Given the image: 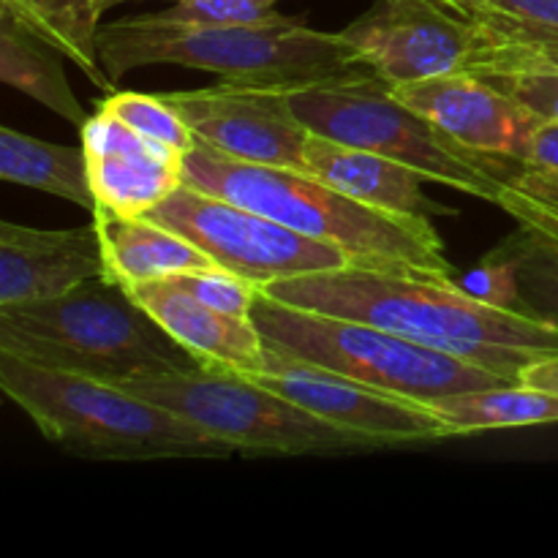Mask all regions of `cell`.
<instances>
[{
  "mask_svg": "<svg viewBox=\"0 0 558 558\" xmlns=\"http://www.w3.org/2000/svg\"><path fill=\"white\" fill-rule=\"evenodd\" d=\"M96 210L120 216H150L183 185L180 153L147 140L104 107L80 129Z\"/></svg>",
  "mask_w": 558,
  "mask_h": 558,
  "instance_id": "5bb4252c",
  "label": "cell"
},
{
  "mask_svg": "<svg viewBox=\"0 0 558 558\" xmlns=\"http://www.w3.org/2000/svg\"><path fill=\"white\" fill-rule=\"evenodd\" d=\"M505 185L526 199L539 202L545 207L558 210V174L543 172V169H529L515 163V169H505Z\"/></svg>",
  "mask_w": 558,
  "mask_h": 558,
  "instance_id": "4dcf8cb0",
  "label": "cell"
},
{
  "mask_svg": "<svg viewBox=\"0 0 558 558\" xmlns=\"http://www.w3.org/2000/svg\"><path fill=\"white\" fill-rule=\"evenodd\" d=\"M283 93L311 134L379 153L417 169L434 183L499 205L505 158L463 147L365 65Z\"/></svg>",
  "mask_w": 558,
  "mask_h": 558,
  "instance_id": "8992f818",
  "label": "cell"
},
{
  "mask_svg": "<svg viewBox=\"0 0 558 558\" xmlns=\"http://www.w3.org/2000/svg\"><path fill=\"white\" fill-rule=\"evenodd\" d=\"M93 223L101 238L107 278L123 289L218 267L199 245L147 216H120L98 207Z\"/></svg>",
  "mask_w": 558,
  "mask_h": 558,
  "instance_id": "ac0fdd59",
  "label": "cell"
},
{
  "mask_svg": "<svg viewBox=\"0 0 558 558\" xmlns=\"http://www.w3.org/2000/svg\"><path fill=\"white\" fill-rule=\"evenodd\" d=\"M161 96L202 145L240 161L303 169L311 131L294 114L281 87L221 82Z\"/></svg>",
  "mask_w": 558,
  "mask_h": 558,
  "instance_id": "7c38bea8",
  "label": "cell"
},
{
  "mask_svg": "<svg viewBox=\"0 0 558 558\" xmlns=\"http://www.w3.org/2000/svg\"><path fill=\"white\" fill-rule=\"evenodd\" d=\"M441 0H376L341 33L360 65L390 85L461 74L480 63L488 33Z\"/></svg>",
  "mask_w": 558,
  "mask_h": 558,
  "instance_id": "30bf717a",
  "label": "cell"
},
{
  "mask_svg": "<svg viewBox=\"0 0 558 558\" xmlns=\"http://www.w3.org/2000/svg\"><path fill=\"white\" fill-rule=\"evenodd\" d=\"M441 3L474 22H483L490 14V0H441Z\"/></svg>",
  "mask_w": 558,
  "mask_h": 558,
  "instance_id": "e575fe53",
  "label": "cell"
},
{
  "mask_svg": "<svg viewBox=\"0 0 558 558\" xmlns=\"http://www.w3.org/2000/svg\"><path fill=\"white\" fill-rule=\"evenodd\" d=\"M398 98L474 153L523 161L539 118L474 71L403 82Z\"/></svg>",
  "mask_w": 558,
  "mask_h": 558,
  "instance_id": "4fadbf2b",
  "label": "cell"
},
{
  "mask_svg": "<svg viewBox=\"0 0 558 558\" xmlns=\"http://www.w3.org/2000/svg\"><path fill=\"white\" fill-rule=\"evenodd\" d=\"M174 283H180L183 289H189L194 298H199L202 303L213 305V308L223 311V314L243 316L251 319L254 314V305L259 300L262 287L251 278L238 276V272L227 270V267H207V270L185 272V276L172 278Z\"/></svg>",
  "mask_w": 558,
  "mask_h": 558,
  "instance_id": "4316f807",
  "label": "cell"
},
{
  "mask_svg": "<svg viewBox=\"0 0 558 558\" xmlns=\"http://www.w3.org/2000/svg\"><path fill=\"white\" fill-rule=\"evenodd\" d=\"M0 352L71 374L123 381L145 371L196 365L112 278L49 300L0 305Z\"/></svg>",
  "mask_w": 558,
  "mask_h": 558,
  "instance_id": "5b68a950",
  "label": "cell"
},
{
  "mask_svg": "<svg viewBox=\"0 0 558 558\" xmlns=\"http://www.w3.org/2000/svg\"><path fill=\"white\" fill-rule=\"evenodd\" d=\"M147 218L189 238L216 265L251 278L259 287L354 265L352 256L338 245L294 232L276 218L189 183L169 194Z\"/></svg>",
  "mask_w": 558,
  "mask_h": 558,
  "instance_id": "9c48e42d",
  "label": "cell"
},
{
  "mask_svg": "<svg viewBox=\"0 0 558 558\" xmlns=\"http://www.w3.org/2000/svg\"><path fill=\"white\" fill-rule=\"evenodd\" d=\"M107 276L96 223L33 229L0 223V305L49 300Z\"/></svg>",
  "mask_w": 558,
  "mask_h": 558,
  "instance_id": "9a60e30c",
  "label": "cell"
},
{
  "mask_svg": "<svg viewBox=\"0 0 558 558\" xmlns=\"http://www.w3.org/2000/svg\"><path fill=\"white\" fill-rule=\"evenodd\" d=\"M518 163L558 174V123H554V120H539L537 129L532 131V140H529L526 156Z\"/></svg>",
  "mask_w": 558,
  "mask_h": 558,
  "instance_id": "d6a6232c",
  "label": "cell"
},
{
  "mask_svg": "<svg viewBox=\"0 0 558 558\" xmlns=\"http://www.w3.org/2000/svg\"><path fill=\"white\" fill-rule=\"evenodd\" d=\"M458 281H461V287L469 289L474 298L483 300V303L515 311V298H518L515 272H512V262L507 259L501 251L496 248L490 251L477 267L463 272Z\"/></svg>",
  "mask_w": 558,
  "mask_h": 558,
  "instance_id": "f1b7e54d",
  "label": "cell"
},
{
  "mask_svg": "<svg viewBox=\"0 0 558 558\" xmlns=\"http://www.w3.org/2000/svg\"><path fill=\"white\" fill-rule=\"evenodd\" d=\"M0 5L60 49L98 90H114L98 54V27L104 16L98 0H0Z\"/></svg>",
  "mask_w": 558,
  "mask_h": 558,
  "instance_id": "7402d4cb",
  "label": "cell"
},
{
  "mask_svg": "<svg viewBox=\"0 0 558 558\" xmlns=\"http://www.w3.org/2000/svg\"><path fill=\"white\" fill-rule=\"evenodd\" d=\"M490 85L515 98L539 120L558 123V71L556 69H485L474 71Z\"/></svg>",
  "mask_w": 558,
  "mask_h": 558,
  "instance_id": "83f0119b",
  "label": "cell"
},
{
  "mask_svg": "<svg viewBox=\"0 0 558 558\" xmlns=\"http://www.w3.org/2000/svg\"><path fill=\"white\" fill-rule=\"evenodd\" d=\"M518 381H523V385L529 387H537V390L556 392L558 396V352L545 354V357L529 363L526 368L521 371V379Z\"/></svg>",
  "mask_w": 558,
  "mask_h": 558,
  "instance_id": "836d02e7",
  "label": "cell"
},
{
  "mask_svg": "<svg viewBox=\"0 0 558 558\" xmlns=\"http://www.w3.org/2000/svg\"><path fill=\"white\" fill-rule=\"evenodd\" d=\"M0 80L52 109L65 123L82 129L90 114L71 90L63 71V52L33 33L0 5Z\"/></svg>",
  "mask_w": 558,
  "mask_h": 558,
  "instance_id": "d6986e66",
  "label": "cell"
},
{
  "mask_svg": "<svg viewBox=\"0 0 558 558\" xmlns=\"http://www.w3.org/2000/svg\"><path fill=\"white\" fill-rule=\"evenodd\" d=\"M303 169L330 189L396 216L434 218L452 216V207L439 205L425 194V178L417 169L401 161L363 150L354 145H341L327 136L311 134L305 147Z\"/></svg>",
  "mask_w": 558,
  "mask_h": 558,
  "instance_id": "e0dca14e",
  "label": "cell"
},
{
  "mask_svg": "<svg viewBox=\"0 0 558 558\" xmlns=\"http://www.w3.org/2000/svg\"><path fill=\"white\" fill-rule=\"evenodd\" d=\"M0 390L44 439L90 461L229 458L223 441L118 381L71 374L0 352Z\"/></svg>",
  "mask_w": 558,
  "mask_h": 558,
  "instance_id": "277c9868",
  "label": "cell"
},
{
  "mask_svg": "<svg viewBox=\"0 0 558 558\" xmlns=\"http://www.w3.org/2000/svg\"><path fill=\"white\" fill-rule=\"evenodd\" d=\"M496 251L512 262L515 272V311L558 330V240L518 223Z\"/></svg>",
  "mask_w": 558,
  "mask_h": 558,
  "instance_id": "603a6c76",
  "label": "cell"
},
{
  "mask_svg": "<svg viewBox=\"0 0 558 558\" xmlns=\"http://www.w3.org/2000/svg\"><path fill=\"white\" fill-rule=\"evenodd\" d=\"M281 0H174L158 14H142L161 27H223L248 25L276 14Z\"/></svg>",
  "mask_w": 558,
  "mask_h": 558,
  "instance_id": "484cf974",
  "label": "cell"
},
{
  "mask_svg": "<svg viewBox=\"0 0 558 558\" xmlns=\"http://www.w3.org/2000/svg\"><path fill=\"white\" fill-rule=\"evenodd\" d=\"M118 385L189 420L243 456H343L379 450L374 441L336 428L251 376L227 368L180 365L145 371Z\"/></svg>",
  "mask_w": 558,
  "mask_h": 558,
  "instance_id": "ba28073f",
  "label": "cell"
},
{
  "mask_svg": "<svg viewBox=\"0 0 558 558\" xmlns=\"http://www.w3.org/2000/svg\"><path fill=\"white\" fill-rule=\"evenodd\" d=\"M245 376L289 398L305 412L327 420L336 428L374 441L379 450L447 439L445 423L436 417L428 403L392 396L379 387L363 385L308 360L289 357L270 347H267L262 368Z\"/></svg>",
  "mask_w": 558,
  "mask_h": 558,
  "instance_id": "8fae6325",
  "label": "cell"
},
{
  "mask_svg": "<svg viewBox=\"0 0 558 558\" xmlns=\"http://www.w3.org/2000/svg\"><path fill=\"white\" fill-rule=\"evenodd\" d=\"M294 308L336 314L477 363L507 381L558 352V330L512 308L483 303L452 276L412 267L347 265L262 287Z\"/></svg>",
  "mask_w": 558,
  "mask_h": 558,
  "instance_id": "6da1fadb",
  "label": "cell"
},
{
  "mask_svg": "<svg viewBox=\"0 0 558 558\" xmlns=\"http://www.w3.org/2000/svg\"><path fill=\"white\" fill-rule=\"evenodd\" d=\"M445 423L447 436L485 434V430L539 428L558 423V396L523 381L452 392L428 403Z\"/></svg>",
  "mask_w": 558,
  "mask_h": 558,
  "instance_id": "ffe728a7",
  "label": "cell"
},
{
  "mask_svg": "<svg viewBox=\"0 0 558 558\" xmlns=\"http://www.w3.org/2000/svg\"><path fill=\"white\" fill-rule=\"evenodd\" d=\"M98 54L114 85L129 71L167 63L287 90L360 65L341 33L316 31L278 11L262 22L223 27H161L145 16H123L98 27Z\"/></svg>",
  "mask_w": 558,
  "mask_h": 558,
  "instance_id": "3957f363",
  "label": "cell"
},
{
  "mask_svg": "<svg viewBox=\"0 0 558 558\" xmlns=\"http://www.w3.org/2000/svg\"><path fill=\"white\" fill-rule=\"evenodd\" d=\"M169 3H174V0H169Z\"/></svg>",
  "mask_w": 558,
  "mask_h": 558,
  "instance_id": "8d00e7d4",
  "label": "cell"
},
{
  "mask_svg": "<svg viewBox=\"0 0 558 558\" xmlns=\"http://www.w3.org/2000/svg\"><path fill=\"white\" fill-rule=\"evenodd\" d=\"M488 47L472 71L485 69H556L558 31H526V27H485Z\"/></svg>",
  "mask_w": 558,
  "mask_h": 558,
  "instance_id": "d4e9b609",
  "label": "cell"
},
{
  "mask_svg": "<svg viewBox=\"0 0 558 558\" xmlns=\"http://www.w3.org/2000/svg\"><path fill=\"white\" fill-rule=\"evenodd\" d=\"M0 178L5 183L69 199L90 213L96 210V196L87 178V158L82 145H54V142L36 140V136L3 125L0 129Z\"/></svg>",
  "mask_w": 558,
  "mask_h": 558,
  "instance_id": "44dd1931",
  "label": "cell"
},
{
  "mask_svg": "<svg viewBox=\"0 0 558 558\" xmlns=\"http://www.w3.org/2000/svg\"><path fill=\"white\" fill-rule=\"evenodd\" d=\"M125 292L199 365L254 374L265 363L267 347L254 319L223 314L174 281L140 283Z\"/></svg>",
  "mask_w": 558,
  "mask_h": 558,
  "instance_id": "2e32d148",
  "label": "cell"
},
{
  "mask_svg": "<svg viewBox=\"0 0 558 558\" xmlns=\"http://www.w3.org/2000/svg\"><path fill=\"white\" fill-rule=\"evenodd\" d=\"M262 338L276 352L308 360L327 371L379 387L392 396L430 403L452 392L505 385V376L477 363L423 347L365 322L294 308L259 292L251 314Z\"/></svg>",
  "mask_w": 558,
  "mask_h": 558,
  "instance_id": "52a82bcc",
  "label": "cell"
},
{
  "mask_svg": "<svg viewBox=\"0 0 558 558\" xmlns=\"http://www.w3.org/2000/svg\"><path fill=\"white\" fill-rule=\"evenodd\" d=\"M123 3H131V0H98V11H101V14H107L109 9H114V5H123Z\"/></svg>",
  "mask_w": 558,
  "mask_h": 558,
  "instance_id": "d590c367",
  "label": "cell"
},
{
  "mask_svg": "<svg viewBox=\"0 0 558 558\" xmlns=\"http://www.w3.org/2000/svg\"><path fill=\"white\" fill-rule=\"evenodd\" d=\"M183 183L338 245L365 267H412L456 278L430 218L396 216L330 189L305 169L240 161L196 142L183 161Z\"/></svg>",
  "mask_w": 558,
  "mask_h": 558,
  "instance_id": "7a4b0ae2",
  "label": "cell"
},
{
  "mask_svg": "<svg viewBox=\"0 0 558 558\" xmlns=\"http://www.w3.org/2000/svg\"><path fill=\"white\" fill-rule=\"evenodd\" d=\"M101 107L107 109V112H112L114 118L123 120L125 125L140 131L142 136L169 147V150L180 153L183 158L196 147V136L191 134V129L185 125V120L180 118L178 109H174L161 93L112 90L104 98Z\"/></svg>",
  "mask_w": 558,
  "mask_h": 558,
  "instance_id": "cb8c5ba5",
  "label": "cell"
},
{
  "mask_svg": "<svg viewBox=\"0 0 558 558\" xmlns=\"http://www.w3.org/2000/svg\"><path fill=\"white\" fill-rule=\"evenodd\" d=\"M499 207L505 213H510V216L515 218L518 223H523V227H532L537 229V232L550 234V238L558 240V210H554V207H545L539 205V202L526 199V196L515 194V191L507 189V185L501 189Z\"/></svg>",
  "mask_w": 558,
  "mask_h": 558,
  "instance_id": "1f68e13d",
  "label": "cell"
},
{
  "mask_svg": "<svg viewBox=\"0 0 558 558\" xmlns=\"http://www.w3.org/2000/svg\"><path fill=\"white\" fill-rule=\"evenodd\" d=\"M477 25L558 31V0H490V14Z\"/></svg>",
  "mask_w": 558,
  "mask_h": 558,
  "instance_id": "f546056e",
  "label": "cell"
}]
</instances>
